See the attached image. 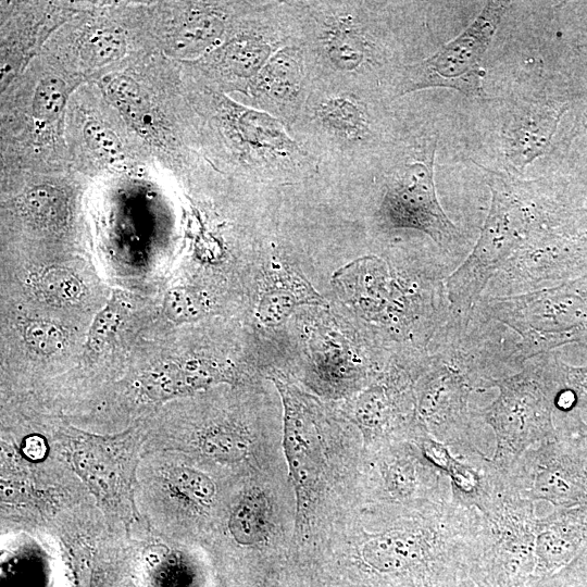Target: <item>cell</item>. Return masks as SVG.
I'll return each instance as SVG.
<instances>
[{
	"mask_svg": "<svg viewBox=\"0 0 587 587\" xmlns=\"http://www.w3.org/2000/svg\"><path fill=\"white\" fill-rule=\"evenodd\" d=\"M446 278L432 259L370 254L338 270L334 285L355 321L401 355L427 353L450 317Z\"/></svg>",
	"mask_w": 587,
	"mask_h": 587,
	"instance_id": "cell-1",
	"label": "cell"
},
{
	"mask_svg": "<svg viewBox=\"0 0 587 587\" xmlns=\"http://www.w3.org/2000/svg\"><path fill=\"white\" fill-rule=\"evenodd\" d=\"M466 326L495 379L561 346L587 348V273L526 294L483 295L466 313Z\"/></svg>",
	"mask_w": 587,
	"mask_h": 587,
	"instance_id": "cell-2",
	"label": "cell"
},
{
	"mask_svg": "<svg viewBox=\"0 0 587 587\" xmlns=\"http://www.w3.org/2000/svg\"><path fill=\"white\" fill-rule=\"evenodd\" d=\"M491 191L489 212L467 258L446 278L452 311L466 313L483 296L500 268L526 246L565 229L559 209L537 193L486 171Z\"/></svg>",
	"mask_w": 587,
	"mask_h": 587,
	"instance_id": "cell-3",
	"label": "cell"
},
{
	"mask_svg": "<svg viewBox=\"0 0 587 587\" xmlns=\"http://www.w3.org/2000/svg\"><path fill=\"white\" fill-rule=\"evenodd\" d=\"M311 82L372 89L383 50L363 1H292Z\"/></svg>",
	"mask_w": 587,
	"mask_h": 587,
	"instance_id": "cell-4",
	"label": "cell"
},
{
	"mask_svg": "<svg viewBox=\"0 0 587 587\" xmlns=\"http://www.w3.org/2000/svg\"><path fill=\"white\" fill-rule=\"evenodd\" d=\"M480 384L473 355L454 328L446 324L433 339L415 383L416 419L433 438L465 462L485 453L476 442V424L482 422L470 408L471 394L480 390Z\"/></svg>",
	"mask_w": 587,
	"mask_h": 587,
	"instance_id": "cell-5",
	"label": "cell"
},
{
	"mask_svg": "<svg viewBox=\"0 0 587 587\" xmlns=\"http://www.w3.org/2000/svg\"><path fill=\"white\" fill-rule=\"evenodd\" d=\"M560 362L554 351L539 354L490 384L498 396L475 415L495 433L490 460L497 469L509 472L528 449L558 437L553 411L562 390Z\"/></svg>",
	"mask_w": 587,
	"mask_h": 587,
	"instance_id": "cell-6",
	"label": "cell"
},
{
	"mask_svg": "<svg viewBox=\"0 0 587 587\" xmlns=\"http://www.w3.org/2000/svg\"><path fill=\"white\" fill-rule=\"evenodd\" d=\"M371 89L311 82L291 136L317 162L355 167L379 142Z\"/></svg>",
	"mask_w": 587,
	"mask_h": 587,
	"instance_id": "cell-7",
	"label": "cell"
},
{
	"mask_svg": "<svg viewBox=\"0 0 587 587\" xmlns=\"http://www.w3.org/2000/svg\"><path fill=\"white\" fill-rule=\"evenodd\" d=\"M296 312V355L323 383L346 386L372 383L392 355L361 324H352L328 311L326 305H307Z\"/></svg>",
	"mask_w": 587,
	"mask_h": 587,
	"instance_id": "cell-8",
	"label": "cell"
},
{
	"mask_svg": "<svg viewBox=\"0 0 587 587\" xmlns=\"http://www.w3.org/2000/svg\"><path fill=\"white\" fill-rule=\"evenodd\" d=\"M509 4L488 1L459 36L432 57L404 66L392 86V98L433 87L479 97L486 73L482 61Z\"/></svg>",
	"mask_w": 587,
	"mask_h": 587,
	"instance_id": "cell-9",
	"label": "cell"
},
{
	"mask_svg": "<svg viewBox=\"0 0 587 587\" xmlns=\"http://www.w3.org/2000/svg\"><path fill=\"white\" fill-rule=\"evenodd\" d=\"M140 442L129 432L115 436L70 435L67 461L112 519L128 526L137 520L136 470Z\"/></svg>",
	"mask_w": 587,
	"mask_h": 587,
	"instance_id": "cell-10",
	"label": "cell"
},
{
	"mask_svg": "<svg viewBox=\"0 0 587 587\" xmlns=\"http://www.w3.org/2000/svg\"><path fill=\"white\" fill-rule=\"evenodd\" d=\"M436 140L423 155L399 165L389 175L376 212L384 230H417L427 235L440 249L452 252L459 246V228L439 203L434 163Z\"/></svg>",
	"mask_w": 587,
	"mask_h": 587,
	"instance_id": "cell-11",
	"label": "cell"
},
{
	"mask_svg": "<svg viewBox=\"0 0 587 587\" xmlns=\"http://www.w3.org/2000/svg\"><path fill=\"white\" fill-rule=\"evenodd\" d=\"M586 441L561 434L528 449L508 472L515 489L555 509L587 505Z\"/></svg>",
	"mask_w": 587,
	"mask_h": 587,
	"instance_id": "cell-12",
	"label": "cell"
},
{
	"mask_svg": "<svg viewBox=\"0 0 587 587\" xmlns=\"http://www.w3.org/2000/svg\"><path fill=\"white\" fill-rule=\"evenodd\" d=\"M587 273V238L558 234L530 243L513 255L489 282L485 296L526 294Z\"/></svg>",
	"mask_w": 587,
	"mask_h": 587,
	"instance_id": "cell-13",
	"label": "cell"
},
{
	"mask_svg": "<svg viewBox=\"0 0 587 587\" xmlns=\"http://www.w3.org/2000/svg\"><path fill=\"white\" fill-rule=\"evenodd\" d=\"M311 76L303 48L278 50L248 87L253 104L280 121L289 130L310 91Z\"/></svg>",
	"mask_w": 587,
	"mask_h": 587,
	"instance_id": "cell-14",
	"label": "cell"
},
{
	"mask_svg": "<svg viewBox=\"0 0 587 587\" xmlns=\"http://www.w3.org/2000/svg\"><path fill=\"white\" fill-rule=\"evenodd\" d=\"M326 305L299 268L273 254L265 261L254 316L265 329L279 328L301 308Z\"/></svg>",
	"mask_w": 587,
	"mask_h": 587,
	"instance_id": "cell-15",
	"label": "cell"
},
{
	"mask_svg": "<svg viewBox=\"0 0 587 587\" xmlns=\"http://www.w3.org/2000/svg\"><path fill=\"white\" fill-rule=\"evenodd\" d=\"M284 407V449L289 470L303 508L308 488L313 483L314 460L311 453L314 434V409L295 386L272 376Z\"/></svg>",
	"mask_w": 587,
	"mask_h": 587,
	"instance_id": "cell-16",
	"label": "cell"
},
{
	"mask_svg": "<svg viewBox=\"0 0 587 587\" xmlns=\"http://www.w3.org/2000/svg\"><path fill=\"white\" fill-rule=\"evenodd\" d=\"M564 107L535 101L517 109L503 129V154L517 172L545 154Z\"/></svg>",
	"mask_w": 587,
	"mask_h": 587,
	"instance_id": "cell-17",
	"label": "cell"
},
{
	"mask_svg": "<svg viewBox=\"0 0 587 587\" xmlns=\"http://www.w3.org/2000/svg\"><path fill=\"white\" fill-rule=\"evenodd\" d=\"M233 367L214 359L196 358L160 365L141 378L142 390L152 401L190 395L233 379Z\"/></svg>",
	"mask_w": 587,
	"mask_h": 587,
	"instance_id": "cell-18",
	"label": "cell"
},
{
	"mask_svg": "<svg viewBox=\"0 0 587 587\" xmlns=\"http://www.w3.org/2000/svg\"><path fill=\"white\" fill-rule=\"evenodd\" d=\"M226 15L215 9H197L189 12L176 33L178 49L199 52L215 45L224 35Z\"/></svg>",
	"mask_w": 587,
	"mask_h": 587,
	"instance_id": "cell-19",
	"label": "cell"
},
{
	"mask_svg": "<svg viewBox=\"0 0 587 587\" xmlns=\"http://www.w3.org/2000/svg\"><path fill=\"white\" fill-rule=\"evenodd\" d=\"M22 212L36 225L51 228L61 226L68 213L64 190L52 185H37L22 198Z\"/></svg>",
	"mask_w": 587,
	"mask_h": 587,
	"instance_id": "cell-20",
	"label": "cell"
},
{
	"mask_svg": "<svg viewBox=\"0 0 587 587\" xmlns=\"http://www.w3.org/2000/svg\"><path fill=\"white\" fill-rule=\"evenodd\" d=\"M229 530L238 544L250 546L261 542L267 530V502L263 494L246 496L234 509Z\"/></svg>",
	"mask_w": 587,
	"mask_h": 587,
	"instance_id": "cell-21",
	"label": "cell"
},
{
	"mask_svg": "<svg viewBox=\"0 0 587 587\" xmlns=\"http://www.w3.org/2000/svg\"><path fill=\"white\" fill-rule=\"evenodd\" d=\"M34 285L47 301L59 305L78 302L84 294L79 278L60 266L42 268L35 274Z\"/></svg>",
	"mask_w": 587,
	"mask_h": 587,
	"instance_id": "cell-22",
	"label": "cell"
},
{
	"mask_svg": "<svg viewBox=\"0 0 587 587\" xmlns=\"http://www.w3.org/2000/svg\"><path fill=\"white\" fill-rule=\"evenodd\" d=\"M211 309L207 295L196 287L177 286L163 300L165 316L175 324H189L203 319Z\"/></svg>",
	"mask_w": 587,
	"mask_h": 587,
	"instance_id": "cell-23",
	"label": "cell"
},
{
	"mask_svg": "<svg viewBox=\"0 0 587 587\" xmlns=\"http://www.w3.org/2000/svg\"><path fill=\"white\" fill-rule=\"evenodd\" d=\"M125 311L124 299L120 294L113 292L89 327L86 339L87 352L99 353L111 342L118 330Z\"/></svg>",
	"mask_w": 587,
	"mask_h": 587,
	"instance_id": "cell-24",
	"label": "cell"
},
{
	"mask_svg": "<svg viewBox=\"0 0 587 587\" xmlns=\"http://www.w3.org/2000/svg\"><path fill=\"white\" fill-rule=\"evenodd\" d=\"M200 447L212 458L237 461L247 454L249 440L236 428L217 426L205 430L200 436Z\"/></svg>",
	"mask_w": 587,
	"mask_h": 587,
	"instance_id": "cell-25",
	"label": "cell"
},
{
	"mask_svg": "<svg viewBox=\"0 0 587 587\" xmlns=\"http://www.w3.org/2000/svg\"><path fill=\"white\" fill-rule=\"evenodd\" d=\"M109 98L136 123L147 125V103L139 85L130 77L116 75L105 83Z\"/></svg>",
	"mask_w": 587,
	"mask_h": 587,
	"instance_id": "cell-26",
	"label": "cell"
},
{
	"mask_svg": "<svg viewBox=\"0 0 587 587\" xmlns=\"http://www.w3.org/2000/svg\"><path fill=\"white\" fill-rule=\"evenodd\" d=\"M562 390L557 399V410L565 413L587 410V364L574 366L560 362Z\"/></svg>",
	"mask_w": 587,
	"mask_h": 587,
	"instance_id": "cell-27",
	"label": "cell"
},
{
	"mask_svg": "<svg viewBox=\"0 0 587 587\" xmlns=\"http://www.w3.org/2000/svg\"><path fill=\"white\" fill-rule=\"evenodd\" d=\"M23 338L28 348L42 355L62 351L66 345V334L57 324L45 320H30L23 328Z\"/></svg>",
	"mask_w": 587,
	"mask_h": 587,
	"instance_id": "cell-28",
	"label": "cell"
},
{
	"mask_svg": "<svg viewBox=\"0 0 587 587\" xmlns=\"http://www.w3.org/2000/svg\"><path fill=\"white\" fill-rule=\"evenodd\" d=\"M67 96L64 80L46 77L37 86L33 98V115L36 120L53 121L62 111Z\"/></svg>",
	"mask_w": 587,
	"mask_h": 587,
	"instance_id": "cell-29",
	"label": "cell"
},
{
	"mask_svg": "<svg viewBox=\"0 0 587 587\" xmlns=\"http://www.w3.org/2000/svg\"><path fill=\"white\" fill-rule=\"evenodd\" d=\"M172 485L191 501L209 505L215 495L214 483L203 473L189 469L176 467L170 473Z\"/></svg>",
	"mask_w": 587,
	"mask_h": 587,
	"instance_id": "cell-30",
	"label": "cell"
},
{
	"mask_svg": "<svg viewBox=\"0 0 587 587\" xmlns=\"http://www.w3.org/2000/svg\"><path fill=\"white\" fill-rule=\"evenodd\" d=\"M124 51V40L114 30H100L90 35L83 46V57L91 65L116 60Z\"/></svg>",
	"mask_w": 587,
	"mask_h": 587,
	"instance_id": "cell-31",
	"label": "cell"
},
{
	"mask_svg": "<svg viewBox=\"0 0 587 587\" xmlns=\"http://www.w3.org/2000/svg\"><path fill=\"white\" fill-rule=\"evenodd\" d=\"M88 147L107 160H117L123 155L121 141L116 134L99 121H89L84 127Z\"/></svg>",
	"mask_w": 587,
	"mask_h": 587,
	"instance_id": "cell-32",
	"label": "cell"
},
{
	"mask_svg": "<svg viewBox=\"0 0 587 587\" xmlns=\"http://www.w3.org/2000/svg\"><path fill=\"white\" fill-rule=\"evenodd\" d=\"M542 587H587V546L570 565Z\"/></svg>",
	"mask_w": 587,
	"mask_h": 587,
	"instance_id": "cell-33",
	"label": "cell"
},
{
	"mask_svg": "<svg viewBox=\"0 0 587 587\" xmlns=\"http://www.w3.org/2000/svg\"><path fill=\"white\" fill-rule=\"evenodd\" d=\"M567 423L574 436L587 442V423L579 416L577 411L573 412Z\"/></svg>",
	"mask_w": 587,
	"mask_h": 587,
	"instance_id": "cell-34",
	"label": "cell"
},
{
	"mask_svg": "<svg viewBox=\"0 0 587 587\" xmlns=\"http://www.w3.org/2000/svg\"><path fill=\"white\" fill-rule=\"evenodd\" d=\"M43 444L39 437H29L28 440L25 442L24 450L29 457L36 458L40 453Z\"/></svg>",
	"mask_w": 587,
	"mask_h": 587,
	"instance_id": "cell-35",
	"label": "cell"
},
{
	"mask_svg": "<svg viewBox=\"0 0 587 587\" xmlns=\"http://www.w3.org/2000/svg\"><path fill=\"white\" fill-rule=\"evenodd\" d=\"M461 587H478L465 573L461 580Z\"/></svg>",
	"mask_w": 587,
	"mask_h": 587,
	"instance_id": "cell-36",
	"label": "cell"
},
{
	"mask_svg": "<svg viewBox=\"0 0 587 587\" xmlns=\"http://www.w3.org/2000/svg\"><path fill=\"white\" fill-rule=\"evenodd\" d=\"M584 120H585V125L587 126V109H586V111H585V117H584Z\"/></svg>",
	"mask_w": 587,
	"mask_h": 587,
	"instance_id": "cell-37",
	"label": "cell"
},
{
	"mask_svg": "<svg viewBox=\"0 0 587 587\" xmlns=\"http://www.w3.org/2000/svg\"><path fill=\"white\" fill-rule=\"evenodd\" d=\"M584 212H585V215H586V218H587V205L585 207Z\"/></svg>",
	"mask_w": 587,
	"mask_h": 587,
	"instance_id": "cell-38",
	"label": "cell"
}]
</instances>
